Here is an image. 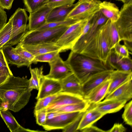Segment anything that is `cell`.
Returning <instances> with one entry per match:
<instances>
[{"instance_id":"35","label":"cell","mask_w":132,"mask_h":132,"mask_svg":"<svg viewBox=\"0 0 132 132\" xmlns=\"http://www.w3.org/2000/svg\"><path fill=\"white\" fill-rule=\"evenodd\" d=\"M57 94L46 97L37 100L34 111L45 109L55 99Z\"/></svg>"},{"instance_id":"17","label":"cell","mask_w":132,"mask_h":132,"mask_svg":"<svg viewBox=\"0 0 132 132\" xmlns=\"http://www.w3.org/2000/svg\"><path fill=\"white\" fill-rule=\"evenodd\" d=\"M61 92L68 93L83 97L82 84L73 73L60 81Z\"/></svg>"},{"instance_id":"33","label":"cell","mask_w":132,"mask_h":132,"mask_svg":"<svg viewBox=\"0 0 132 132\" xmlns=\"http://www.w3.org/2000/svg\"><path fill=\"white\" fill-rule=\"evenodd\" d=\"M48 0H23L26 11L33 12L46 4Z\"/></svg>"},{"instance_id":"6","label":"cell","mask_w":132,"mask_h":132,"mask_svg":"<svg viewBox=\"0 0 132 132\" xmlns=\"http://www.w3.org/2000/svg\"><path fill=\"white\" fill-rule=\"evenodd\" d=\"M115 24L119 41L132 42V4H123Z\"/></svg>"},{"instance_id":"47","label":"cell","mask_w":132,"mask_h":132,"mask_svg":"<svg viewBox=\"0 0 132 132\" xmlns=\"http://www.w3.org/2000/svg\"><path fill=\"white\" fill-rule=\"evenodd\" d=\"M11 75L7 71L0 69V85L4 82Z\"/></svg>"},{"instance_id":"39","label":"cell","mask_w":132,"mask_h":132,"mask_svg":"<svg viewBox=\"0 0 132 132\" xmlns=\"http://www.w3.org/2000/svg\"><path fill=\"white\" fill-rule=\"evenodd\" d=\"M16 52L24 59L29 61L32 63L35 56L31 53L24 48L20 42L15 48Z\"/></svg>"},{"instance_id":"7","label":"cell","mask_w":132,"mask_h":132,"mask_svg":"<svg viewBox=\"0 0 132 132\" xmlns=\"http://www.w3.org/2000/svg\"><path fill=\"white\" fill-rule=\"evenodd\" d=\"M88 19L80 21L70 26L61 35L55 43L60 48L61 52L71 50L81 36L83 28Z\"/></svg>"},{"instance_id":"51","label":"cell","mask_w":132,"mask_h":132,"mask_svg":"<svg viewBox=\"0 0 132 132\" xmlns=\"http://www.w3.org/2000/svg\"></svg>"},{"instance_id":"32","label":"cell","mask_w":132,"mask_h":132,"mask_svg":"<svg viewBox=\"0 0 132 132\" xmlns=\"http://www.w3.org/2000/svg\"><path fill=\"white\" fill-rule=\"evenodd\" d=\"M61 52L60 50L47 52L35 56L32 63L38 62L50 63L55 60Z\"/></svg>"},{"instance_id":"22","label":"cell","mask_w":132,"mask_h":132,"mask_svg":"<svg viewBox=\"0 0 132 132\" xmlns=\"http://www.w3.org/2000/svg\"><path fill=\"white\" fill-rule=\"evenodd\" d=\"M2 50L8 63L17 65V67L26 66L29 67L32 63L22 57L16 52L15 48L9 45L3 47Z\"/></svg>"},{"instance_id":"37","label":"cell","mask_w":132,"mask_h":132,"mask_svg":"<svg viewBox=\"0 0 132 132\" xmlns=\"http://www.w3.org/2000/svg\"><path fill=\"white\" fill-rule=\"evenodd\" d=\"M85 111L80 112L78 116L74 120L64 128L62 129V131L63 132L78 131V126L82 117Z\"/></svg>"},{"instance_id":"30","label":"cell","mask_w":132,"mask_h":132,"mask_svg":"<svg viewBox=\"0 0 132 132\" xmlns=\"http://www.w3.org/2000/svg\"><path fill=\"white\" fill-rule=\"evenodd\" d=\"M107 33L110 49H113L115 44L119 41L118 32L115 23L108 19L105 22Z\"/></svg>"},{"instance_id":"40","label":"cell","mask_w":132,"mask_h":132,"mask_svg":"<svg viewBox=\"0 0 132 132\" xmlns=\"http://www.w3.org/2000/svg\"><path fill=\"white\" fill-rule=\"evenodd\" d=\"M47 113L45 108L34 111V114L37 124L42 126L44 125L47 120Z\"/></svg>"},{"instance_id":"24","label":"cell","mask_w":132,"mask_h":132,"mask_svg":"<svg viewBox=\"0 0 132 132\" xmlns=\"http://www.w3.org/2000/svg\"><path fill=\"white\" fill-rule=\"evenodd\" d=\"M76 3L66 5L52 9L48 15L46 22H51L63 21L70 11L75 7Z\"/></svg>"},{"instance_id":"16","label":"cell","mask_w":132,"mask_h":132,"mask_svg":"<svg viewBox=\"0 0 132 132\" xmlns=\"http://www.w3.org/2000/svg\"><path fill=\"white\" fill-rule=\"evenodd\" d=\"M113 70H106L96 74L82 84V92L84 98L94 88L109 79L110 73Z\"/></svg>"},{"instance_id":"18","label":"cell","mask_w":132,"mask_h":132,"mask_svg":"<svg viewBox=\"0 0 132 132\" xmlns=\"http://www.w3.org/2000/svg\"><path fill=\"white\" fill-rule=\"evenodd\" d=\"M109 78L111 82L106 97L124 83L132 79V72L114 70L110 73Z\"/></svg>"},{"instance_id":"1","label":"cell","mask_w":132,"mask_h":132,"mask_svg":"<svg viewBox=\"0 0 132 132\" xmlns=\"http://www.w3.org/2000/svg\"><path fill=\"white\" fill-rule=\"evenodd\" d=\"M29 84L26 76L12 75L0 85V96L8 110L18 112L27 104L31 96Z\"/></svg>"},{"instance_id":"29","label":"cell","mask_w":132,"mask_h":132,"mask_svg":"<svg viewBox=\"0 0 132 132\" xmlns=\"http://www.w3.org/2000/svg\"><path fill=\"white\" fill-rule=\"evenodd\" d=\"M90 105V104L85 100L84 101L79 103L61 106L50 112L60 113L85 112L87 109Z\"/></svg>"},{"instance_id":"25","label":"cell","mask_w":132,"mask_h":132,"mask_svg":"<svg viewBox=\"0 0 132 132\" xmlns=\"http://www.w3.org/2000/svg\"><path fill=\"white\" fill-rule=\"evenodd\" d=\"M21 45L24 48L35 56L48 52L59 50L60 51V48L55 43H44L33 45Z\"/></svg>"},{"instance_id":"13","label":"cell","mask_w":132,"mask_h":132,"mask_svg":"<svg viewBox=\"0 0 132 132\" xmlns=\"http://www.w3.org/2000/svg\"><path fill=\"white\" fill-rule=\"evenodd\" d=\"M85 100L82 97L63 92H60L54 100L45 108L47 112L61 106L82 102Z\"/></svg>"},{"instance_id":"41","label":"cell","mask_w":132,"mask_h":132,"mask_svg":"<svg viewBox=\"0 0 132 132\" xmlns=\"http://www.w3.org/2000/svg\"><path fill=\"white\" fill-rule=\"evenodd\" d=\"M76 0H48L46 4L53 9L66 5L73 4Z\"/></svg>"},{"instance_id":"19","label":"cell","mask_w":132,"mask_h":132,"mask_svg":"<svg viewBox=\"0 0 132 132\" xmlns=\"http://www.w3.org/2000/svg\"><path fill=\"white\" fill-rule=\"evenodd\" d=\"M107 63L114 70L132 72V61L129 58H122L117 55L113 50H111Z\"/></svg>"},{"instance_id":"14","label":"cell","mask_w":132,"mask_h":132,"mask_svg":"<svg viewBox=\"0 0 132 132\" xmlns=\"http://www.w3.org/2000/svg\"><path fill=\"white\" fill-rule=\"evenodd\" d=\"M60 81L44 77L38 90L36 98L37 100L57 94L61 92Z\"/></svg>"},{"instance_id":"44","label":"cell","mask_w":132,"mask_h":132,"mask_svg":"<svg viewBox=\"0 0 132 132\" xmlns=\"http://www.w3.org/2000/svg\"><path fill=\"white\" fill-rule=\"evenodd\" d=\"M7 19L6 12L0 6V30L7 23Z\"/></svg>"},{"instance_id":"31","label":"cell","mask_w":132,"mask_h":132,"mask_svg":"<svg viewBox=\"0 0 132 132\" xmlns=\"http://www.w3.org/2000/svg\"><path fill=\"white\" fill-rule=\"evenodd\" d=\"M12 22L9 19L8 22L0 30V49L9 45L12 32Z\"/></svg>"},{"instance_id":"5","label":"cell","mask_w":132,"mask_h":132,"mask_svg":"<svg viewBox=\"0 0 132 132\" xmlns=\"http://www.w3.org/2000/svg\"><path fill=\"white\" fill-rule=\"evenodd\" d=\"M26 11V9L19 8L10 17L12 28L9 45L12 46L18 44L29 31L27 24L28 17Z\"/></svg>"},{"instance_id":"9","label":"cell","mask_w":132,"mask_h":132,"mask_svg":"<svg viewBox=\"0 0 132 132\" xmlns=\"http://www.w3.org/2000/svg\"><path fill=\"white\" fill-rule=\"evenodd\" d=\"M108 19L100 10L94 14L89 30L86 34L80 37L72 47L71 51L81 53L89 43L96 35L100 28Z\"/></svg>"},{"instance_id":"12","label":"cell","mask_w":132,"mask_h":132,"mask_svg":"<svg viewBox=\"0 0 132 132\" xmlns=\"http://www.w3.org/2000/svg\"><path fill=\"white\" fill-rule=\"evenodd\" d=\"M52 9L46 4L35 12L29 13V31L35 30L46 23L47 17Z\"/></svg>"},{"instance_id":"28","label":"cell","mask_w":132,"mask_h":132,"mask_svg":"<svg viewBox=\"0 0 132 132\" xmlns=\"http://www.w3.org/2000/svg\"><path fill=\"white\" fill-rule=\"evenodd\" d=\"M29 69L31 77L29 79L28 88L31 92L33 89L38 90L44 77L43 74V67L32 68L30 66Z\"/></svg>"},{"instance_id":"38","label":"cell","mask_w":132,"mask_h":132,"mask_svg":"<svg viewBox=\"0 0 132 132\" xmlns=\"http://www.w3.org/2000/svg\"><path fill=\"white\" fill-rule=\"evenodd\" d=\"M115 53L118 56L122 58H129L130 53L124 45H121L120 42H117L113 48Z\"/></svg>"},{"instance_id":"15","label":"cell","mask_w":132,"mask_h":132,"mask_svg":"<svg viewBox=\"0 0 132 132\" xmlns=\"http://www.w3.org/2000/svg\"><path fill=\"white\" fill-rule=\"evenodd\" d=\"M127 101L126 100H104L96 104H90L89 108H93L105 115L118 111Z\"/></svg>"},{"instance_id":"8","label":"cell","mask_w":132,"mask_h":132,"mask_svg":"<svg viewBox=\"0 0 132 132\" xmlns=\"http://www.w3.org/2000/svg\"><path fill=\"white\" fill-rule=\"evenodd\" d=\"M99 0H79L67 16L78 21L87 19L100 11Z\"/></svg>"},{"instance_id":"49","label":"cell","mask_w":132,"mask_h":132,"mask_svg":"<svg viewBox=\"0 0 132 132\" xmlns=\"http://www.w3.org/2000/svg\"><path fill=\"white\" fill-rule=\"evenodd\" d=\"M6 108H7L6 107L3 100L0 96V110Z\"/></svg>"},{"instance_id":"34","label":"cell","mask_w":132,"mask_h":132,"mask_svg":"<svg viewBox=\"0 0 132 132\" xmlns=\"http://www.w3.org/2000/svg\"><path fill=\"white\" fill-rule=\"evenodd\" d=\"M79 21L71 19H67L62 21L51 22H46L36 30H39L52 28L59 26H70Z\"/></svg>"},{"instance_id":"2","label":"cell","mask_w":132,"mask_h":132,"mask_svg":"<svg viewBox=\"0 0 132 132\" xmlns=\"http://www.w3.org/2000/svg\"><path fill=\"white\" fill-rule=\"evenodd\" d=\"M65 61L82 85L96 74L114 70L108 63L105 64L98 59L72 51Z\"/></svg>"},{"instance_id":"42","label":"cell","mask_w":132,"mask_h":132,"mask_svg":"<svg viewBox=\"0 0 132 132\" xmlns=\"http://www.w3.org/2000/svg\"><path fill=\"white\" fill-rule=\"evenodd\" d=\"M0 69L7 71L11 75H13L2 49H0Z\"/></svg>"},{"instance_id":"3","label":"cell","mask_w":132,"mask_h":132,"mask_svg":"<svg viewBox=\"0 0 132 132\" xmlns=\"http://www.w3.org/2000/svg\"><path fill=\"white\" fill-rule=\"evenodd\" d=\"M111 50L105 23L100 28L96 35L80 53L98 59L107 64Z\"/></svg>"},{"instance_id":"4","label":"cell","mask_w":132,"mask_h":132,"mask_svg":"<svg viewBox=\"0 0 132 132\" xmlns=\"http://www.w3.org/2000/svg\"><path fill=\"white\" fill-rule=\"evenodd\" d=\"M69 26H62L39 30L28 31L20 42L22 45L44 43H55Z\"/></svg>"},{"instance_id":"43","label":"cell","mask_w":132,"mask_h":132,"mask_svg":"<svg viewBox=\"0 0 132 132\" xmlns=\"http://www.w3.org/2000/svg\"><path fill=\"white\" fill-rule=\"evenodd\" d=\"M126 128L121 123H116L110 129L106 131L107 132H125Z\"/></svg>"},{"instance_id":"50","label":"cell","mask_w":132,"mask_h":132,"mask_svg":"<svg viewBox=\"0 0 132 132\" xmlns=\"http://www.w3.org/2000/svg\"><path fill=\"white\" fill-rule=\"evenodd\" d=\"M122 2L124 4H132V0H117Z\"/></svg>"},{"instance_id":"27","label":"cell","mask_w":132,"mask_h":132,"mask_svg":"<svg viewBox=\"0 0 132 132\" xmlns=\"http://www.w3.org/2000/svg\"><path fill=\"white\" fill-rule=\"evenodd\" d=\"M99 7L103 15L112 22L115 23L118 19L120 10L114 3L106 1L101 2Z\"/></svg>"},{"instance_id":"23","label":"cell","mask_w":132,"mask_h":132,"mask_svg":"<svg viewBox=\"0 0 132 132\" xmlns=\"http://www.w3.org/2000/svg\"><path fill=\"white\" fill-rule=\"evenodd\" d=\"M0 115L11 132L41 131L26 129L22 127L7 108L0 109Z\"/></svg>"},{"instance_id":"11","label":"cell","mask_w":132,"mask_h":132,"mask_svg":"<svg viewBox=\"0 0 132 132\" xmlns=\"http://www.w3.org/2000/svg\"><path fill=\"white\" fill-rule=\"evenodd\" d=\"M48 63L50 70L49 73L44 75L46 78L60 81L73 73L69 65L60 55Z\"/></svg>"},{"instance_id":"21","label":"cell","mask_w":132,"mask_h":132,"mask_svg":"<svg viewBox=\"0 0 132 132\" xmlns=\"http://www.w3.org/2000/svg\"><path fill=\"white\" fill-rule=\"evenodd\" d=\"M110 82V78L103 82L93 89L84 99L90 104L101 101L106 97Z\"/></svg>"},{"instance_id":"26","label":"cell","mask_w":132,"mask_h":132,"mask_svg":"<svg viewBox=\"0 0 132 132\" xmlns=\"http://www.w3.org/2000/svg\"><path fill=\"white\" fill-rule=\"evenodd\" d=\"M105 115L94 108H88L82 117L78 131L93 125Z\"/></svg>"},{"instance_id":"46","label":"cell","mask_w":132,"mask_h":132,"mask_svg":"<svg viewBox=\"0 0 132 132\" xmlns=\"http://www.w3.org/2000/svg\"><path fill=\"white\" fill-rule=\"evenodd\" d=\"M79 131L82 132H106V131L103 130L93 125L84 128Z\"/></svg>"},{"instance_id":"10","label":"cell","mask_w":132,"mask_h":132,"mask_svg":"<svg viewBox=\"0 0 132 132\" xmlns=\"http://www.w3.org/2000/svg\"><path fill=\"white\" fill-rule=\"evenodd\" d=\"M80 112H79L60 113L55 112V115L52 118L47 120L45 123L42 127L47 131L62 129L74 120Z\"/></svg>"},{"instance_id":"20","label":"cell","mask_w":132,"mask_h":132,"mask_svg":"<svg viewBox=\"0 0 132 132\" xmlns=\"http://www.w3.org/2000/svg\"><path fill=\"white\" fill-rule=\"evenodd\" d=\"M132 98V79L117 88L105 97V100H125L128 101Z\"/></svg>"},{"instance_id":"45","label":"cell","mask_w":132,"mask_h":132,"mask_svg":"<svg viewBox=\"0 0 132 132\" xmlns=\"http://www.w3.org/2000/svg\"><path fill=\"white\" fill-rule=\"evenodd\" d=\"M14 0H0V6L3 9L9 10L12 7Z\"/></svg>"},{"instance_id":"36","label":"cell","mask_w":132,"mask_h":132,"mask_svg":"<svg viewBox=\"0 0 132 132\" xmlns=\"http://www.w3.org/2000/svg\"><path fill=\"white\" fill-rule=\"evenodd\" d=\"M124 112L122 118L126 124L132 126V101L131 100L125 104L124 106Z\"/></svg>"},{"instance_id":"48","label":"cell","mask_w":132,"mask_h":132,"mask_svg":"<svg viewBox=\"0 0 132 132\" xmlns=\"http://www.w3.org/2000/svg\"><path fill=\"white\" fill-rule=\"evenodd\" d=\"M124 45L126 46L129 51L130 54H132V42H130L128 41H123Z\"/></svg>"}]
</instances>
